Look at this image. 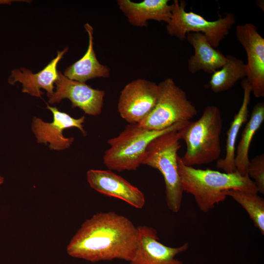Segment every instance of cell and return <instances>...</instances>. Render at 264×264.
Wrapping results in <instances>:
<instances>
[{
  "label": "cell",
  "instance_id": "obj_7",
  "mask_svg": "<svg viewBox=\"0 0 264 264\" xmlns=\"http://www.w3.org/2000/svg\"><path fill=\"white\" fill-rule=\"evenodd\" d=\"M172 4V16L166 25V30L168 34L180 41L186 39L189 33H200L216 48L236 22L235 15L231 12L217 20L210 21L197 13L187 12L184 0H174Z\"/></svg>",
  "mask_w": 264,
  "mask_h": 264
},
{
  "label": "cell",
  "instance_id": "obj_16",
  "mask_svg": "<svg viewBox=\"0 0 264 264\" xmlns=\"http://www.w3.org/2000/svg\"><path fill=\"white\" fill-rule=\"evenodd\" d=\"M186 39L194 50L188 61L187 68L191 73L202 70L213 74L226 62V57L213 47L203 34L190 32L186 35Z\"/></svg>",
  "mask_w": 264,
  "mask_h": 264
},
{
  "label": "cell",
  "instance_id": "obj_24",
  "mask_svg": "<svg viewBox=\"0 0 264 264\" xmlns=\"http://www.w3.org/2000/svg\"><path fill=\"white\" fill-rule=\"evenodd\" d=\"M4 182V178L0 176V185L2 184Z\"/></svg>",
  "mask_w": 264,
  "mask_h": 264
},
{
  "label": "cell",
  "instance_id": "obj_3",
  "mask_svg": "<svg viewBox=\"0 0 264 264\" xmlns=\"http://www.w3.org/2000/svg\"><path fill=\"white\" fill-rule=\"evenodd\" d=\"M222 119L220 109L206 106L201 116L195 121H189L178 130L186 150L182 163L188 166L204 165L218 160L221 154L220 135Z\"/></svg>",
  "mask_w": 264,
  "mask_h": 264
},
{
  "label": "cell",
  "instance_id": "obj_14",
  "mask_svg": "<svg viewBox=\"0 0 264 264\" xmlns=\"http://www.w3.org/2000/svg\"><path fill=\"white\" fill-rule=\"evenodd\" d=\"M68 50V47H66L62 51H58L56 57L37 73H33L24 67L13 69L8 79V83L10 85H14L16 82L22 83V92L33 96L42 97L44 93L41 88L46 91L47 96L51 94L58 78V64Z\"/></svg>",
  "mask_w": 264,
  "mask_h": 264
},
{
  "label": "cell",
  "instance_id": "obj_10",
  "mask_svg": "<svg viewBox=\"0 0 264 264\" xmlns=\"http://www.w3.org/2000/svg\"><path fill=\"white\" fill-rule=\"evenodd\" d=\"M55 84L56 90L47 95L49 104L58 103L67 98L71 108H79L86 114L97 116L101 114L104 105L105 91L95 89L85 83L72 80L58 71V78Z\"/></svg>",
  "mask_w": 264,
  "mask_h": 264
},
{
  "label": "cell",
  "instance_id": "obj_23",
  "mask_svg": "<svg viewBox=\"0 0 264 264\" xmlns=\"http://www.w3.org/2000/svg\"><path fill=\"white\" fill-rule=\"evenodd\" d=\"M257 5L258 7H259L261 9L263 10L264 11V1L263 0H258V2H256Z\"/></svg>",
  "mask_w": 264,
  "mask_h": 264
},
{
  "label": "cell",
  "instance_id": "obj_12",
  "mask_svg": "<svg viewBox=\"0 0 264 264\" xmlns=\"http://www.w3.org/2000/svg\"><path fill=\"white\" fill-rule=\"evenodd\" d=\"M139 239L135 254L129 264H184L175 258L189 248L188 242L172 247L159 241L156 230L150 226H137Z\"/></svg>",
  "mask_w": 264,
  "mask_h": 264
},
{
  "label": "cell",
  "instance_id": "obj_5",
  "mask_svg": "<svg viewBox=\"0 0 264 264\" xmlns=\"http://www.w3.org/2000/svg\"><path fill=\"white\" fill-rule=\"evenodd\" d=\"M189 121L159 131L149 130L137 124L127 125L118 136L108 140L110 147L104 154V165L109 170L118 172L136 170L141 165L147 147L153 140L181 129Z\"/></svg>",
  "mask_w": 264,
  "mask_h": 264
},
{
  "label": "cell",
  "instance_id": "obj_2",
  "mask_svg": "<svg viewBox=\"0 0 264 264\" xmlns=\"http://www.w3.org/2000/svg\"><path fill=\"white\" fill-rule=\"evenodd\" d=\"M177 162L183 191L193 195L199 209L204 213L226 199V196L222 194L224 190L237 189L258 193L254 182L248 175L242 176L237 171L226 173L196 169L184 165L179 156Z\"/></svg>",
  "mask_w": 264,
  "mask_h": 264
},
{
  "label": "cell",
  "instance_id": "obj_18",
  "mask_svg": "<svg viewBox=\"0 0 264 264\" xmlns=\"http://www.w3.org/2000/svg\"><path fill=\"white\" fill-rule=\"evenodd\" d=\"M241 85L243 93L242 101L227 132L225 155L223 158L219 159L217 162V168L226 173L237 171L234 164L237 138L241 127L246 122L249 115L248 107L251 100V88L246 78L242 80Z\"/></svg>",
  "mask_w": 264,
  "mask_h": 264
},
{
  "label": "cell",
  "instance_id": "obj_1",
  "mask_svg": "<svg viewBox=\"0 0 264 264\" xmlns=\"http://www.w3.org/2000/svg\"><path fill=\"white\" fill-rule=\"evenodd\" d=\"M137 226L114 212H100L86 220L70 241L67 254L95 263L113 259L129 262L138 242Z\"/></svg>",
  "mask_w": 264,
  "mask_h": 264
},
{
  "label": "cell",
  "instance_id": "obj_6",
  "mask_svg": "<svg viewBox=\"0 0 264 264\" xmlns=\"http://www.w3.org/2000/svg\"><path fill=\"white\" fill-rule=\"evenodd\" d=\"M159 94L151 112L137 125L149 130L159 131L178 123L191 121L197 114L186 92L167 78L158 84Z\"/></svg>",
  "mask_w": 264,
  "mask_h": 264
},
{
  "label": "cell",
  "instance_id": "obj_13",
  "mask_svg": "<svg viewBox=\"0 0 264 264\" xmlns=\"http://www.w3.org/2000/svg\"><path fill=\"white\" fill-rule=\"evenodd\" d=\"M87 179L90 186L99 193L122 200L137 209H142L145 204L144 193L111 170H89Z\"/></svg>",
  "mask_w": 264,
  "mask_h": 264
},
{
  "label": "cell",
  "instance_id": "obj_8",
  "mask_svg": "<svg viewBox=\"0 0 264 264\" xmlns=\"http://www.w3.org/2000/svg\"><path fill=\"white\" fill-rule=\"evenodd\" d=\"M159 94L158 84L144 79L134 80L121 91L118 112L130 124H138L153 110Z\"/></svg>",
  "mask_w": 264,
  "mask_h": 264
},
{
  "label": "cell",
  "instance_id": "obj_11",
  "mask_svg": "<svg viewBox=\"0 0 264 264\" xmlns=\"http://www.w3.org/2000/svg\"><path fill=\"white\" fill-rule=\"evenodd\" d=\"M46 105V108L53 114V121L45 122L34 116L32 122V130L38 143H48L51 150L61 151L69 148L74 141L73 137L68 138L63 135V132L65 129L76 128L84 136L87 135L83 125L86 119L85 116L75 118L66 112L60 111L55 107H51L48 104Z\"/></svg>",
  "mask_w": 264,
  "mask_h": 264
},
{
  "label": "cell",
  "instance_id": "obj_9",
  "mask_svg": "<svg viewBox=\"0 0 264 264\" xmlns=\"http://www.w3.org/2000/svg\"><path fill=\"white\" fill-rule=\"evenodd\" d=\"M236 36L244 48L247 62L246 79L257 98L264 96V39L251 23L238 25Z\"/></svg>",
  "mask_w": 264,
  "mask_h": 264
},
{
  "label": "cell",
  "instance_id": "obj_21",
  "mask_svg": "<svg viewBox=\"0 0 264 264\" xmlns=\"http://www.w3.org/2000/svg\"><path fill=\"white\" fill-rule=\"evenodd\" d=\"M258 193L237 189L222 192L225 196L231 197L247 212L254 224L264 235V199Z\"/></svg>",
  "mask_w": 264,
  "mask_h": 264
},
{
  "label": "cell",
  "instance_id": "obj_20",
  "mask_svg": "<svg viewBox=\"0 0 264 264\" xmlns=\"http://www.w3.org/2000/svg\"><path fill=\"white\" fill-rule=\"evenodd\" d=\"M225 64L212 74L208 84L214 93H220L231 88L238 81L246 77V65L242 60L231 55L226 56Z\"/></svg>",
  "mask_w": 264,
  "mask_h": 264
},
{
  "label": "cell",
  "instance_id": "obj_4",
  "mask_svg": "<svg viewBox=\"0 0 264 264\" xmlns=\"http://www.w3.org/2000/svg\"><path fill=\"white\" fill-rule=\"evenodd\" d=\"M180 140L178 130L156 137L148 145L141 163L158 170L163 176L166 204L174 213L178 212L181 208L184 192L178 170L177 152L181 146Z\"/></svg>",
  "mask_w": 264,
  "mask_h": 264
},
{
  "label": "cell",
  "instance_id": "obj_19",
  "mask_svg": "<svg viewBox=\"0 0 264 264\" xmlns=\"http://www.w3.org/2000/svg\"><path fill=\"white\" fill-rule=\"evenodd\" d=\"M264 120V103H257L253 107L250 118L246 123L237 148L234 164L236 171L242 176L248 175L250 159L248 152L253 136Z\"/></svg>",
  "mask_w": 264,
  "mask_h": 264
},
{
  "label": "cell",
  "instance_id": "obj_17",
  "mask_svg": "<svg viewBox=\"0 0 264 264\" xmlns=\"http://www.w3.org/2000/svg\"><path fill=\"white\" fill-rule=\"evenodd\" d=\"M84 27L88 36L87 51L81 59L65 69L64 75L69 79L82 83L95 78H109L110 68L98 61L94 51L93 28L88 23Z\"/></svg>",
  "mask_w": 264,
  "mask_h": 264
},
{
  "label": "cell",
  "instance_id": "obj_22",
  "mask_svg": "<svg viewBox=\"0 0 264 264\" xmlns=\"http://www.w3.org/2000/svg\"><path fill=\"white\" fill-rule=\"evenodd\" d=\"M248 175L253 178L258 193L264 194V154H261L250 160Z\"/></svg>",
  "mask_w": 264,
  "mask_h": 264
},
{
  "label": "cell",
  "instance_id": "obj_15",
  "mask_svg": "<svg viewBox=\"0 0 264 264\" xmlns=\"http://www.w3.org/2000/svg\"><path fill=\"white\" fill-rule=\"evenodd\" d=\"M120 10L128 22L136 27H147L148 21L167 23L172 16V4L168 0H144L135 2L130 0H118Z\"/></svg>",
  "mask_w": 264,
  "mask_h": 264
}]
</instances>
